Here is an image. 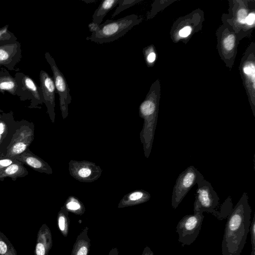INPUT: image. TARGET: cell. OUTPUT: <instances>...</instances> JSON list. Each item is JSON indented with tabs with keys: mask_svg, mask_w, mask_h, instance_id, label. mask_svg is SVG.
Returning a JSON list of instances; mask_svg holds the SVG:
<instances>
[{
	"mask_svg": "<svg viewBox=\"0 0 255 255\" xmlns=\"http://www.w3.org/2000/svg\"><path fill=\"white\" fill-rule=\"evenodd\" d=\"M248 198L244 192L228 217L222 243V255H241L244 249L251 223Z\"/></svg>",
	"mask_w": 255,
	"mask_h": 255,
	"instance_id": "obj_1",
	"label": "cell"
},
{
	"mask_svg": "<svg viewBox=\"0 0 255 255\" xmlns=\"http://www.w3.org/2000/svg\"><path fill=\"white\" fill-rule=\"evenodd\" d=\"M140 21L137 15L130 14L117 20L107 19L100 25L92 22L88 25L92 34L87 39L98 44L113 42L123 36Z\"/></svg>",
	"mask_w": 255,
	"mask_h": 255,
	"instance_id": "obj_2",
	"label": "cell"
},
{
	"mask_svg": "<svg viewBox=\"0 0 255 255\" xmlns=\"http://www.w3.org/2000/svg\"><path fill=\"white\" fill-rule=\"evenodd\" d=\"M158 114V103L155 94L150 93L139 107V115L143 119L139 136L144 156L148 158L152 147Z\"/></svg>",
	"mask_w": 255,
	"mask_h": 255,
	"instance_id": "obj_3",
	"label": "cell"
},
{
	"mask_svg": "<svg viewBox=\"0 0 255 255\" xmlns=\"http://www.w3.org/2000/svg\"><path fill=\"white\" fill-rule=\"evenodd\" d=\"M197 184L198 188L194 203V214L207 212L222 220L221 215L218 210L219 197L212 185L205 179Z\"/></svg>",
	"mask_w": 255,
	"mask_h": 255,
	"instance_id": "obj_4",
	"label": "cell"
},
{
	"mask_svg": "<svg viewBox=\"0 0 255 255\" xmlns=\"http://www.w3.org/2000/svg\"><path fill=\"white\" fill-rule=\"evenodd\" d=\"M34 137L33 123L25 120L19 121L18 127L13 135L4 157L14 158L21 154L29 148Z\"/></svg>",
	"mask_w": 255,
	"mask_h": 255,
	"instance_id": "obj_5",
	"label": "cell"
},
{
	"mask_svg": "<svg viewBox=\"0 0 255 255\" xmlns=\"http://www.w3.org/2000/svg\"><path fill=\"white\" fill-rule=\"evenodd\" d=\"M14 78L17 85L16 96L22 101L29 100L28 108L40 109L43 103L40 87L28 75L21 72H16Z\"/></svg>",
	"mask_w": 255,
	"mask_h": 255,
	"instance_id": "obj_6",
	"label": "cell"
},
{
	"mask_svg": "<svg viewBox=\"0 0 255 255\" xmlns=\"http://www.w3.org/2000/svg\"><path fill=\"white\" fill-rule=\"evenodd\" d=\"M204 179L203 175L193 165L182 172L176 179L171 196V206L175 209L192 187Z\"/></svg>",
	"mask_w": 255,
	"mask_h": 255,
	"instance_id": "obj_7",
	"label": "cell"
},
{
	"mask_svg": "<svg viewBox=\"0 0 255 255\" xmlns=\"http://www.w3.org/2000/svg\"><path fill=\"white\" fill-rule=\"evenodd\" d=\"M45 58L49 65L53 73V80L56 93L59 95L60 108L63 119L68 115V105L71 103L72 97L70 89L63 74L58 68L55 60L48 52L45 54Z\"/></svg>",
	"mask_w": 255,
	"mask_h": 255,
	"instance_id": "obj_8",
	"label": "cell"
},
{
	"mask_svg": "<svg viewBox=\"0 0 255 255\" xmlns=\"http://www.w3.org/2000/svg\"><path fill=\"white\" fill-rule=\"evenodd\" d=\"M204 218L203 213L186 215L178 223L176 232L182 247L192 244L199 235Z\"/></svg>",
	"mask_w": 255,
	"mask_h": 255,
	"instance_id": "obj_9",
	"label": "cell"
},
{
	"mask_svg": "<svg viewBox=\"0 0 255 255\" xmlns=\"http://www.w3.org/2000/svg\"><path fill=\"white\" fill-rule=\"evenodd\" d=\"M68 169L72 177L82 182H92L97 180L103 171L99 165L87 160H71Z\"/></svg>",
	"mask_w": 255,
	"mask_h": 255,
	"instance_id": "obj_10",
	"label": "cell"
},
{
	"mask_svg": "<svg viewBox=\"0 0 255 255\" xmlns=\"http://www.w3.org/2000/svg\"><path fill=\"white\" fill-rule=\"evenodd\" d=\"M19 125L12 111L3 113L0 118V158L4 157L13 135Z\"/></svg>",
	"mask_w": 255,
	"mask_h": 255,
	"instance_id": "obj_11",
	"label": "cell"
},
{
	"mask_svg": "<svg viewBox=\"0 0 255 255\" xmlns=\"http://www.w3.org/2000/svg\"><path fill=\"white\" fill-rule=\"evenodd\" d=\"M39 80L43 103L47 108V113L50 119L54 123L55 118V100L56 93L54 83L52 77L44 70H41L40 72Z\"/></svg>",
	"mask_w": 255,
	"mask_h": 255,
	"instance_id": "obj_12",
	"label": "cell"
},
{
	"mask_svg": "<svg viewBox=\"0 0 255 255\" xmlns=\"http://www.w3.org/2000/svg\"><path fill=\"white\" fill-rule=\"evenodd\" d=\"M21 59V44L17 41L0 45V66L18 72L15 66Z\"/></svg>",
	"mask_w": 255,
	"mask_h": 255,
	"instance_id": "obj_13",
	"label": "cell"
},
{
	"mask_svg": "<svg viewBox=\"0 0 255 255\" xmlns=\"http://www.w3.org/2000/svg\"><path fill=\"white\" fill-rule=\"evenodd\" d=\"M14 158L38 172L47 174L53 173L52 168L48 163L33 153L29 148Z\"/></svg>",
	"mask_w": 255,
	"mask_h": 255,
	"instance_id": "obj_14",
	"label": "cell"
},
{
	"mask_svg": "<svg viewBox=\"0 0 255 255\" xmlns=\"http://www.w3.org/2000/svg\"><path fill=\"white\" fill-rule=\"evenodd\" d=\"M52 247L51 231L47 225L43 224L39 229L34 250V255H48Z\"/></svg>",
	"mask_w": 255,
	"mask_h": 255,
	"instance_id": "obj_15",
	"label": "cell"
},
{
	"mask_svg": "<svg viewBox=\"0 0 255 255\" xmlns=\"http://www.w3.org/2000/svg\"><path fill=\"white\" fill-rule=\"evenodd\" d=\"M150 198L151 195L149 192L142 189L135 190L125 195L120 200L118 208L140 204L148 201Z\"/></svg>",
	"mask_w": 255,
	"mask_h": 255,
	"instance_id": "obj_16",
	"label": "cell"
},
{
	"mask_svg": "<svg viewBox=\"0 0 255 255\" xmlns=\"http://www.w3.org/2000/svg\"><path fill=\"white\" fill-rule=\"evenodd\" d=\"M24 164L16 160L0 172V180L3 181L5 178H10L15 181L18 178H22L28 174V171Z\"/></svg>",
	"mask_w": 255,
	"mask_h": 255,
	"instance_id": "obj_17",
	"label": "cell"
},
{
	"mask_svg": "<svg viewBox=\"0 0 255 255\" xmlns=\"http://www.w3.org/2000/svg\"><path fill=\"white\" fill-rule=\"evenodd\" d=\"M88 227H86L78 236L71 255H88L91 241L88 235Z\"/></svg>",
	"mask_w": 255,
	"mask_h": 255,
	"instance_id": "obj_18",
	"label": "cell"
},
{
	"mask_svg": "<svg viewBox=\"0 0 255 255\" xmlns=\"http://www.w3.org/2000/svg\"><path fill=\"white\" fill-rule=\"evenodd\" d=\"M17 88L14 77H12L5 69L0 71V93L4 94L7 92L13 96H16Z\"/></svg>",
	"mask_w": 255,
	"mask_h": 255,
	"instance_id": "obj_19",
	"label": "cell"
},
{
	"mask_svg": "<svg viewBox=\"0 0 255 255\" xmlns=\"http://www.w3.org/2000/svg\"><path fill=\"white\" fill-rule=\"evenodd\" d=\"M119 0H105L102 1L93 15V22L101 24L107 14L118 4Z\"/></svg>",
	"mask_w": 255,
	"mask_h": 255,
	"instance_id": "obj_20",
	"label": "cell"
},
{
	"mask_svg": "<svg viewBox=\"0 0 255 255\" xmlns=\"http://www.w3.org/2000/svg\"><path fill=\"white\" fill-rule=\"evenodd\" d=\"M63 206L69 212L77 215H82L86 211L83 203L74 196H69Z\"/></svg>",
	"mask_w": 255,
	"mask_h": 255,
	"instance_id": "obj_21",
	"label": "cell"
},
{
	"mask_svg": "<svg viewBox=\"0 0 255 255\" xmlns=\"http://www.w3.org/2000/svg\"><path fill=\"white\" fill-rule=\"evenodd\" d=\"M69 212L62 206L59 211L57 217V226L61 233L64 237H67L69 232L70 219L68 217Z\"/></svg>",
	"mask_w": 255,
	"mask_h": 255,
	"instance_id": "obj_22",
	"label": "cell"
},
{
	"mask_svg": "<svg viewBox=\"0 0 255 255\" xmlns=\"http://www.w3.org/2000/svg\"><path fill=\"white\" fill-rule=\"evenodd\" d=\"M0 255H18L16 250L6 236L0 231Z\"/></svg>",
	"mask_w": 255,
	"mask_h": 255,
	"instance_id": "obj_23",
	"label": "cell"
},
{
	"mask_svg": "<svg viewBox=\"0 0 255 255\" xmlns=\"http://www.w3.org/2000/svg\"><path fill=\"white\" fill-rule=\"evenodd\" d=\"M17 40V37L8 30V25L0 27V45L9 43Z\"/></svg>",
	"mask_w": 255,
	"mask_h": 255,
	"instance_id": "obj_24",
	"label": "cell"
},
{
	"mask_svg": "<svg viewBox=\"0 0 255 255\" xmlns=\"http://www.w3.org/2000/svg\"><path fill=\"white\" fill-rule=\"evenodd\" d=\"M140 1V0H119L118 6L112 15V18H114L122 11L129 8Z\"/></svg>",
	"mask_w": 255,
	"mask_h": 255,
	"instance_id": "obj_25",
	"label": "cell"
},
{
	"mask_svg": "<svg viewBox=\"0 0 255 255\" xmlns=\"http://www.w3.org/2000/svg\"><path fill=\"white\" fill-rule=\"evenodd\" d=\"M244 73L248 76V78L253 83L255 87V64L252 62H248L246 64L243 68Z\"/></svg>",
	"mask_w": 255,
	"mask_h": 255,
	"instance_id": "obj_26",
	"label": "cell"
},
{
	"mask_svg": "<svg viewBox=\"0 0 255 255\" xmlns=\"http://www.w3.org/2000/svg\"><path fill=\"white\" fill-rule=\"evenodd\" d=\"M236 38L234 35L228 34L224 37L223 40V45L225 50L232 51L235 45Z\"/></svg>",
	"mask_w": 255,
	"mask_h": 255,
	"instance_id": "obj_27",
	"label": "cell"
},
{
	"mask_svg": "<svg viewBox=\"0 0 255 255\" xmlns=\"http://www.w3.org/2000/svg\"><path fill=\"white\" fill-rule=\"evenodd\" d=\"M250 230L251 235L252 250L251 255H255V213L251 223Z\"/></svg>",
	"mask_w": 255,
	"mask_h": 255,
	"instance_id": "obj_28",
	"label": "cell"
},
{
	"mask_svg": "<svg viewBox=\"0 0 255 255\" xmlns=\"http://www.w3.org/2000/svg\"><path fill=\"white\" fill-rule=\"evenodd\" d=\"M144 55L146 57V61L149 64L153 63L156 58V54L154 51H152L151 47H149L143 50Z\"/></svg>",
	"mask_w": 255,
	"mask_h": 255,
	"instance_id": "obj_29",
	"label": "cell"
},
{
	"mask_svg": "<svg viewBox=\"0 0 255 255\" xmlns=\"http://www.w3.org/2000/svg\"><path fill=\"white\" fill-rule=\"evenodd\" d=\"M16 159L14 158L2 157L0 158V172L11 164L14 162Z\"/></svg>",
	"mask_w": 255,
	"mask_h": 255,
	"instance_id": "obj_30",
	"label": "cell"
},
{
	"mask_svg": "<svg viewBox=\"0 0 255 255\" xmlns=\"http://www.w3.org/2000/svg\"><path fill=\"white\" fill-rule=\"evenodd\" d=\"M247 17V12L244 9H241L237 14V19L238 21L242 24L246 23V18Z\"/></svg>",
	"mask_w": 255,
	"mask_h": 255,
	"instance_id": "obj_31",
	"label": "cell"
},
{
	"mask_svg": "<svg viewBox=\"0 0 255 255\" xmlns=\"http://www.w3.org/2000/svg\"><path fill=\"white\" fill-rule=\"evenodd\" d=\"M191 30L192 29L190 26H185L179 31V34L181 37H185L191 33Z\"/></svg>",
	"mask_w": 255,
	"mask_h": 255,
	"instance_id": "obj_32",
	"label": "cell"
},
{
	"mask_svg": "<svg viewBox=\"0 0 255 255\" xmlns=\"http://www.w3.org/2000/svg\"><path fill=\"white\" fill-rule=\"evenodd\" d=\"M255 20V15L254 13H251L247 16L246 20V22L249 25H252L254 24Z\"/></svg>",
	"mask_w": 255,
	"mask_h": 255,
	"instance_id": "obj_33",
	"label": "cell"
},
{
	"mask_svg": "<svg viewBox=\"0 0 255 255\" xmlns=\"http://www.w3.org/2000/svg\"><path fill=\"white\" fill-rule=\"evenodd\" d=\"M153 254L152 251L148 247H145L142 253V255H152Z\"/></svg>",
	"mask_w": 255,
	"mask_h": 255,
	"instance_id": "obj_34",
	"label": "cell"
},
{
	"mask_svg": "<svg viewBox=\"0 0 255 255\" xmlns=\"http://www.w3.org/2000/svg\"><path fill=\"white\" fill-rule=\"evenodd\" d=\"M108 255H119V250L117 247L113 248Z\"/></svg>",
	"mask_w": 255,
	"mask_h": 255,
	"instance_id": "obj_35",
	"label": "cell"
},
{
	"mask_svg": "<svg viewBox=\"0 0 255 255\" xmlns=\"http://www.w3.org/2000/svg\"><path fill=\"white\" fill-rule=\"evenodd\" d=\"M82 1L85 2H86L87 3H92V2H95L97 1L96 0H82Z\"/></svg>",
	"mask_w": 255,
	"mask_h": 255,
	"instance_id": "obj_36",
	"label": "cell"
},
{
	"mask_svg": "<svg viewBox=\"0 0 255 255\" xmlns=\"http://www.w3.org/2000/svg\"><path fill=\"white\" fill-rule=\"evenodd\" d=\"M3 113H4V112L0 108V118H1Z\"/></svg>",
	"mask_w": 255,
	"mask_h": 255,
	"instance_id": "obj_37",
	"label": "cell"
},
{
	"mask_svg": "<svg viewBox=\"0 0 255 255\" xmlns=\"http://www.w3.org/2000/svg\"><path fill=\"white\" fill-rule=\"evenodd\" d=\"M152 255H154L153 254Z\"/></svg>",
	"mask_w": 255,
	"mask_h": 255,
	"instance_id": "obj_38",
	"label": "cell"
}]
</instances>
